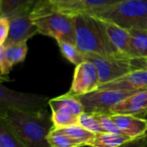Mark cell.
I'll return each instance as SVG.
<instances>
[{
	"instance_id": "ffe728a7",
	"label": "cell",
	"mask_w": 147,
	"mask_h": 147,
	"mask_svg": "<svg viewBox=\"0 0 147 147\" xmlns=\"http://www.w3.org/2000/svg\"><path fill=\"white\" fill-rule=\"evenodd\" d=\"M59 130L68 135L70 138L84 145V146H88L89 143L92 141L95 137V134L84 129L78 124L64 128H59Z\"/></svg>"
},
{
	"instance_id": "83f0119b",
	"label": "cell",
	"mask_w": 147,
	"mask_h": 147,
	"mask_svg": "<svg viewBox=\"0 0 147 147\" xmlns=\"http://www.w3.org/2000/svg\"><path fill=\"white\" fill-rule=\"evenodd\" d=\"M147 146V134L137 139H134L128 143L120 147H146Z\"/></svg>"
},
{
	"instance_id": "9a60e30c",
	"label": "cell",
	"mask_w": 147,
	"mask_h": 147,
	"mask_svg": "<svg viewBox=\"0 0 147 147\" xmlns=\"http://www.w3.org/2000/svg\"><path fill=\"white\" fill-rule=\"evenodd\" d=\"M104 23L108 36L115 49L120 53L129 54L131 39L129 30L111 22L104 21Z\"/></svg>"
},
{
	"instance_id": "d6986e66",
	"label": "cell",
	"mask_w": 147,
	"mask_h": 147,
	"mask_svg": "<svg viewBox=\"0 0 147 147\" xmlns=\"http://www.w3.org/2000/svg\"><path fill=\"white\" fill-rule=\"evenodd\" d=\"M0 147H26L3 118H0Z\"/></svg>"
},
{
	"instance_id": "2e32d148",
	"label": "cell",
	"mask_w": 147,
	"mask_h": 147,
	"mask_svg": "<svg viewBox=\"0 0 147 147\" xmlns=\"http://www.w3.org/2000/svg\"><path fill=\"white\" fill-rule=\"evenodd\" d=\"M130 32L129 54L147 59V28H132Z\"/></svg>"
},
{
	"instance_id": "e0dca14e",
	"label": "cell",
	"mask_w": 147,
	"mask_h": 147,
	"mask_svg": "<svg viewBox=\"0 0 147 147\" xmlns=\"http://www.w3.org/2000/svg\"><path fill=\"white\" fill-rule=\"evenodd\" d=\"M134 139L124 134L113 133H99L96 134L92 141L88 145L90 147H120Z\"/></svg>"
},
{
	"instance_id": "5b68a950",
	"label": "cell",
	"mask_w": 147,
	"mask_h": 147,
	"mask_svg": "<svg viewBox=\"0 0 147 147\" xmlns=\"http://www.w3.org/2000/svg\"><path fill=\"white\" fill-rule=\"evenodd\" d=\"M89 12L127 29L147 28V0H121Z\"/></svg>"
},
{
	"instance_id": "f1b7e54d",
	"label": "cell",
	"mask_w": 147,
	"mask_h": 147,
	"mask_svg": "<svg viewBox=\"0 0 147 147\" xmlns=\"http://www.w3.org/2000/svg\"><path fill=\"white\" fill-rule=\"evenodd\" d=\"M144 118H145L146 120H147V114H146V115H145V117H144Z\"/></svg>"
},
{
	"instance_id": "6da1fadb",
	"label": "cell",
	"mask_w": 147,
	"mask_h": 147,
	"mask_svg": "<svg viewBox=\"0 0 147 147\" xmlns=\"http://www.w3.org/2000/svg\"><path fill=\"white\" fill-rule=\"evenodd\" d=\"M0 118L9 125L26 147H51L47 136L54 129V125L52 114L47 109L26 113L9 109L0 112Z\"/></svg>"
},
{
	"instance_id": "277c9868",
	"label": "cell",
	"mask_w": 147,
	"mask_h": 147,
	"mask_svg": "<svg viewBox=\"0 0 147 147\" xmlns=\"http://www.w3.org/2000/svg\"><path fill=\"white\" fill-rule=\"evenodd\" d=\"M84 58L96 67L100 77V85L136 71L147 70V59L120 52L109 55L84 54Z\"/></svg>"
},
{
	"instance_id": "ac0fdd59",
	"label": "cell",
	"mask_w": 147,
	"mask_h": 147,
	"mask_svg": "<svg viewBox=\"0 0 147 147\" xmlns=\"http://www.w3.org/2000/svg\"><path fill=\"white\" fill-rule=\"evenodd\" d=\"M37 0H0V16L9 19L16 14L32 9Z\"/></svg>"
},
{
	"instance_id": "ba28073f",
	"label": "cell",
	"mask_w": 147,
	"mask_h": 147,
	"mask_svg": "<svg viewBox=\"0 0 147 147\" xmlns=\"http://www.w3.org/2000/svg\"><path fill=\"white\" fill-rule=\"evenodd\" d=\"M138 91L97 90L86 95L76 96L84 107V111L90 114H110V109Z\"/></svg>"
},
{
	"instance_id": "484cf974",
	"label": "cell",
	"mask_w": 147,
	"mask_h": 147,
	"mask_svg": "<svg viewBox=\"0 0 147 147\" xmlns=\"http://www.w3.org/2000/svg\"><path fill=\"white\" fill-rule=\"evenodd\" d=\"M121 0H84L86 11H92L106 6L112 5Z\"/></svg>"
},
{
	"instance_id": "7c38bea8",
	"label": "cell",
	"mask_w": 147,
	"mask_h": 147,
	"mask_svg": "<svg viewBox=\"0 0 147 147\" xmlns=\"http://www.w3.org/2000/svg\"><path fill=\"white\" fill-rule=\"evenodd\" d=\"M146 114L147 90L131 95L110 109V115H129L144 118Z\"/></svg>"
},
{
	"instance_id": "3957f363",
	"label": "cell",
	"mask_w": 147,
	"mask_h": 147,
	"mask_svg": "<svg viewBox=\"0 0 147 147\" xmlns=\"http://www.w3.org/2000/svg\"><path fill=\"white\" fill-rule=\"evenodd\" d=\"M31 19L39 34L53 38L57 42L76 43L73 17L56 9L49 0L36 1L31 10Z\"/></svg>"
},
{
	"instance_id": "9c48e42d",
	"label": "cell",
	"mask_w": 147,
	"mask_h": 147,
	"mask_svg": "<svg viewBox=\"0 0 147 147\" xmlns=\"http://www.w3.org/2000/svg\"><path fill=\"white\" fill-rule=\"evenodd\" d=\"M100 86V77L96 67L91 62L85 60L76 66L70 90L73 96H78L96 91Z\"/></svg>"
},
{
	"instance_id": "603a6c76",
	"label": "cell",
	"mask_w": 147,
	"mask_h": 147,
	"mask_svg": "<svg viewBox=\"0 0 147 147\" xmlns=\"http://www.w3.org/2000/svg\"><path fill=\"white\" fill-rule=\"evenodd\" d=\"M47 142L51 147H83L84 145L78 143L59 129L54 128L47 136Z\"/></svg>"
},
{
	"instance_id": "7a4b0ae2",
	"label": "cell",
	"mask_w": 147,
	"mask_h": 147,
	"mask_svg": "<svg viewBox=\"0 0 147 147\" xmlns=\"http://www.w3.org/2000/svg\"><path fill=\"white\" fill-rule=\"evenodd\" d=\"M72 17L75 44L84 54L109 55L118 52L108 36L102 19L89 11L78 13Z\"/></svg>"
},
{
	"instance_id": "52a82bcc",
	"label": "cell",
	"mask_w": 147,
	"mask_h": 147,
	"mask_svg": "<svg viewBox=\"0 0 147 147\" xmlns=\"http://www.w3.org/2000/svg\"><path fill=\"white\" fill-rule=\"evenodd\" d=\"M52 120L54 128L59 129L78 124V117L84 113V107L79 100L68 93L49 100Z\"/></svg>"
},
{
	"instance_id": "30bf717a",
	"label": "cell",
	"mask_w": 147,
	"mask_h": 147,
	"mask_svg": "<svg viewBox=\"0 0 147 147\" xmlns=\"http://www.w3.org/2000/svg\"><path fill=\"white\" fill-rule=\"evenodd\" d=\"M31 10L28 9L20 12L9 18L10 27L8 38L3 44L4 46L27 42L28 40L32 38L36 34H39L37 28L31 19Z\"/></svg>"
},
{
	"instance_id": "cb8c5ba5",
	"label": "cell",
	"mask_w": 147,
	"mask_h": 147,
	"mask_svg": "<svg viewBox=\"0 0 147 147\" xmlns=\"http://www.w3.org/2000/svg\"><path fill=\"white\" fill-rule=\"evenodd\" d=\"M78 125L95 134L99 133H105L94 114L85 112L82 113L78 117Z\"/></svg>"
},
{
	"instance_id": "8992f818",
	"label": "cell",
	"mask_w": 147,
	"mask_h": 147,
	"mask_svg": "<svg viewBox=\"0 0 147 147\" xmlns=\"http://www.w3.org/2000/svg\"><path fill=\"white\" fill-rule=\"evenodd\" d=\"M49 100L43 95L19 92L0 85V112L12 109L26 113H38L47 109Z\"/></svg>"
},
{
	"instance_id": "4316f807",
	"label": "cell",
	"mask_w": 147,
	"mask_h": 147,
	"mask_svg": "<svg viewBox=\"0 0 147 147\" xmlns=\"http://www.w3.org/2000/svg\"><path fill=\"white\" fill-rule=\"evenodd\" d=\"M10 27V20L5 16H0V46L3 45L8 38Z\"/></svg>"
},
{
	"instance_id": "44dd1931",
	"label": "cell",
	"mask_w": 147,
	"mask_h": 147,
	"mask_svg": "<svg viewBox=\"0 0 147 147\" xmlns=\"http://www.w3.org/2000/svg\"><path fill=\"white\" fill-rule=\"evenodd\" d=\"M57 43L61 54L71 64L77 66L85 61L84 54L77 47L75 44L67 41H58Z\"/></svg>"
},
{
	"instance_id": "7402d4cb",
	"label": "cell",
	"mask_w": 147,
	"mask_h": 147,
	"mask_svg": "<svg viewBox=\"0 0 147 147\" xmlns=\"http://www.w3.org/2000/svg\"><path fill=\"white\" fill-rule=\"evenodd\" d=\"M51 3L61 12L69 16L86 11L84 0H49Z\"/></svg>"
},
{
	"instance_id": "4fadbf2b",
	"label": "cell",
	"mask_w": 147,
	"mask_h": 147,
	"mask_svg": "<svg viewBox=\"0 0 147 147\" xmlns=\"http://www.w3.org/2000/svg\"><path fill=\"white\" fill-rule=\"evenodd\" d=\"M28 53L27 42L0 46V71L1 76H7L13 66L24 61Z\"/></svg>"
},
{
	"instance_id": "5bb4252c",
	"label": "cell",
	"mask_w": 147,
	"mask_h": 147,
	"mask_svg": "<svg viewBox=\"0 0 147 147\" xmlns=\"http://www.w3.org/2000/svg\"><path fill=\"white\" fill-rule=\"evenodd\" d=\"M121 133L132 139H137L147 134V120L136 115H111Z\"/></svg>"
},
{
	"instance_id": "8fae6325",
	"label": "cell",
	"mask_w": 147,
	"mask_h": 147,
	"mask_svg": "<svg viewBox=\"0 0 147 147\" xmlns=\"http://www.w3.org/2000/svg\"><path fill=\"white\" fill-rule=\"evenodd\" d=\"M98 90L124 91H140L147 90V70H140L129 73L118 79L100 85Z\"/></svg>"
},
{
	"instance_id": "d4e9b609",
	"label": "cell",
	"mask_w": 147,
	"mask_h": 147,
	"mask_svg": "<svg viewBox=\"0 0 147 147\" xmlns=\"http://www.w3.org/2000/svg\"><path fill=\"white\" fill-rule=\"evenodd\" d=\"M98 121L100 122L103 131L105 133H113V134H123L119 127L115 123L112 115L110 114H94Z\"/></svg>"
}]
</instances>
